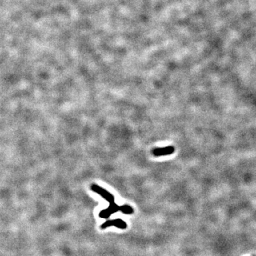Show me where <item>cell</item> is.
Listing matches in <instances>:
<instances>
[{"mask_svg": "<svg viewBox=\"0 0 256 256\" xmlns=\"http://www.w3.org/2000/svg\"><path fill=\"white\" fill-rule=\"evenodd\" d=\"M122 209V206H118L117 203H114V204L109 205V206L106 209L102 210L100 212L99 216L102 218H107L108 217L111 216L112 214L116 213L118 211H121Z\"/></svg>", "mask_w": 256, "mask_h": 256, "instance_id": "6da1fadb", "label": "cell"}, {"mask_svg": "<svg viewBox=\"0 0 256 256\" xmlns=\"http://www.w3.org/2000/svg\"><path fill=\"white\" fill-rule=\"evenodd\" d=\"M110 226H115V227L120 228V229H125L127 228V225L126 222H125L122 219L118 218L114 219V220L107 221L102 223L100 227H101L102 229H106V228L110 227Z\"/></svg>", "mask_w": 256, "mask_h": 256, "instance_id": "7a4b0ae2", "label": "cell"}, {"mask_svg": "<svg viewBox=\"0 0 256 256\" xmlns=\"http://www.w3.org/2000/svg\"><path fill=\"white\" fill-rule=\"evenodd\" d=\"M174 152V147H173V146H167V147L155 148V149L152 151V153L154 157H162L170 155L173 154Z\"/></svg>", "mask_w": 256, "mask_h": 256, "instance_id": "3957f363", "label": "cell"}, {"mask_svg": "<svg viewBox=\"0 0 256 256\" xmlns=\"http://www.w3.org/2000/svg\"><path fill=\"white\" fill-rule=\"evenodd\" d=\"M121 212L125 214H133V209L129 205L124 204L122 206V209H121Z\"/></svg>", "mask_w": 256, "mask_h": 256, "instance_id": "277c9868", "label": "cell"}]
</instances>
